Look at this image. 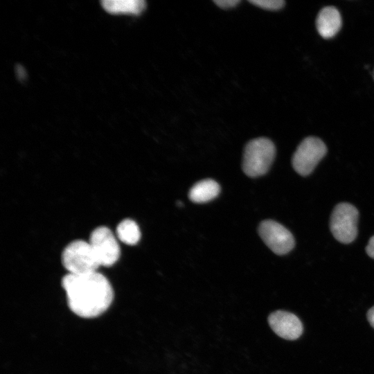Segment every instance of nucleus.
<instances>
[{"instance_id":"obj_1","label":"nucleus","mask_w":374,"mask_h":374,"mask_svg":"<svg viewBox=\"0 0 374 374\" xmlns=\"http://www.w3.org/2000/svg\"><path fill=\"white\" fill-rule=\"evenodd\" d=\"M71 310L83 318L102 314L110 306L114 292L107 278L98 271L75 274L68 273L62 280Z\"/></svg>"},{"instance_id":"obj_4","label":"nucleus","mask_w":374,"mask_h":374,"mask_svg":"<svg viewBox=\"0 0 374 374\" xmlns=\"http://www.w3.org/2000/svg\"><path fill=\"white\" fill-rule=\"evenodd\" d=\"M357 209L350 204H337L331 215L330 228L333 236L340 242H353L357 234Z\"/></svg>"},{"instance_id":"obj_3","label":"nucleus","mask_w":374,"mask_h":374,"mask_svg":"<svg viewBox=\"0 0 374 374\" xmlns=\"http://www.w3.org/2000/svg\"><path fill=\"white\" fill-rule=\"evenodd\" d=\"M62 262L69 273L75 274L96 272L100 266L90 243L82 240H73L66 246Z\"/></svg>"},{"instance_id":"obj_14","label":"nucleus","mask_w":374,"mask_h":374,"mask_svg":"<svg viewBox=\"0 0 374 374\" xmlns=\"http://www.w3.org/2000/svg\"><path fill=\"white\" fill-rule=\"evenodd\" d=\"M240 2V0H217L214 3L221 8L226 9L235 7Z\"/></svg>"},{"instance_id":"obj_15","label":"nucleus","mask_w":374,"mask_h":374,"mask_svg":"<svg viewBox=\"0 0 374 374\" xmlns=\"http://www.w3.org/2000/svg\"><path fill=\"white\" fill-rule=\"evenodd\" d=\"M15 73L17 78L19 80L23 81L26 79V72L23 66L20 64H17L15 66Z\"/></svg>"},{"instance_id":"obj_11","label":"nucleus","mask_w":374,"mask_h":374,"mask_svg":"<svg viewBox=\"0 0 374 374\" xmlns=\"http://www.w3.org/2000/svg\"><path fill=\"white\" fill-rule=\"evenodd\" d=\"M220 191L219 184L213 179L197 182L190 190L188 197L195 203H205L215 198Z\"/></svg>"},{"instance_id":"obj_8","label":"nucleus","mask_w":374,"mask_h":374,"mask_svg":"<svg viewBox=\"0 0 374 374\" xmlns=\"http://www.w3.org/2000/svg\"><path fill=\"white\" fill-rule=\"evenodd\" d=\"M268 321L273 331L285 339L295 340L303 332V324L300 319L295 314L286 311L272 312L269 316Z\"/></svg>"},{"instance_id":"obj_17","label":"nucleus","mask_w":374,"mask_h":374,"mask_svg":"<svg viewBox=\"0 0 374 374\" xmlns=\"http://www.w3.org/2000/svg\"><path fill=\"white\" fill-rule=\"evenodd\" d=\"M367 319L371 326L374 328V306L368 311Z\"/></svg>"},{"instance_id":"obj_9","label":"nucleus","mask_w":374,"mask_h":374,"mask_svg":"<svg viewBox=\"0 0 374 374\" xmlns=\"http://www.w3.org/2000/svg\"><path fill=\"white\" fill-rule=\"evenodd\" d=\"M316 26L319 35L323 38L334 37L341 26L339 12L335 7L323 8L317 15Z\"/></svg>"},{"instance_id":"obj_10","label":"nucleus","mask_w":374,"mask_h":374,"mask_svg":"<svg viewBox=\"0 0 374 374\" xmlns=\"http://www.w3.org/2000/svg\"><path fill=\"white\" fill-rule=\"evenodd\" d=\"M103 9L110 14L140 15L145 8L143 0H103L100 2Z\"/></svg>"},{"instance_id":"obj_7","label":"nucleus","mask_w":374,"mask_h":374,"mask_svg":"<svg viewBox=\"0 0 374 374\" xmlns=\"http://www.w3.org/2000/svg\"><path fill=\"white\" fill-rule=\"evenodd\" d=\"M258 233L265 244L278 255L285 254L294 247V238L290 231L274 220L262 222Z\"/></svg>"},{"instance_id":"obj_16","label":"nucleus","mask_w":374,"mask_h":374,"mask_svg":"<svg viewBox=\"0 0 374 374\" xmlns=\"http://www.w3.org/2000/svg\"><path fill=\"white\" fill-rule=\"evenodd\" d=\"M366 249L368 255L374 258V235L369 240Z\"/></svg>"},{"instance_id":"obj_5","label":"nucleus","mask_w":374,"mask_h":374,"mask_svg":"<svg viewBox=\"0 0 374 374\" xmlns=\"http://www.w3.org/2000/svg\"><path fill=\"white\" fill-rule=\"evenodd\" d=\"M326 151L325 143L319 138L310 136L305 139L293 154V168L302 176L308 175L325 156Z\"/></svg>"},{"instance_id":"obj_12","label":"nucleus","mask_w":374,"mask_h":374,"mask_svg":"<svg viewBox=\"0 0 374 374\" xmlns=\"http://www.w3.org/2000/svg\"><path fill=\"white\" fill-rule=\"evenodd\" d=\"M118 239L126 244H136L141 238V231L138 224L131 219L122 220L116 227Z\"/></svg>"},{"instance_id":"obj_6","label":"nucleus","mask_w":374,"mask_h":374,"mask_svg":"<svg viewBox=\"0 0 374 374\" xmlns=\"http://www.w3.org/2000/svg\"><path fill=\"white\" fill-rule=\"evenodd\" d=\"M89 242L93 249L100 266H112L117 262L121 251L118 243L112 231L106 226H98L91 233Z\"/></svg>"},{"instance_id":"obj_2","label":"nucleus","mask_w":374,"mask_h":374,"mask_svg":"<svg viewBox=\"0 0 374 374\" xmlns=\"http://www.w3.org/2000/svg\"><path fill=\"white\" fill-rule=\"evenodd\" d=\"M276 154L273 142L267 138H257L247 143L244 148L242 170L249 177L265 174L270 168Z\"/></svg>"},{"instance_id":"obj_18","label":"nucleus","mask_w":374,"mask_h":374,"mask_svg":"<svg viewBox=\"0 0 374 374\" xmlns=\"http://www.w3.org/2000/svg\"><path fill=\"white\" fill-rule=\"evenodd\" d=\"M373 78H374V71H373Z\"/></svg>"},{"instance_id":"obj_13","label":"nucleus","mask_w":374,"mask_h":374,"mask_svg":"<svg viewBox=\"0 0 374 374\" xmlns=\"http://www.w3.org/2000/svg\"><path fill=\"white\" fill-rule=\"evenodd\" d=\"M250 2L256 6L267 10H279L285 4L283 0H251Z\"/></svg>"}]
</instances>
